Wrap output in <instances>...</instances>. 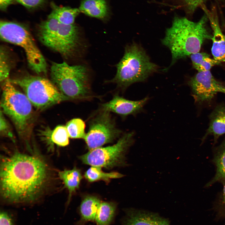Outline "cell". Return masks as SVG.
<instances>
[{
    "instance_id": "6da1fadb",
    "label": "cell",
    "mask_w": 225,
    "mask_h": 225,
    "mask_svg": "<svg viewBox=\"0 0 225 225\" xmlns=\"http://www.w3.org/2000/svg\"><path fill=\"white\" fill-rule=\"evenodd\" d=\"M48 166L40 158L15 152L1 158L0 192L6 202L28 203L38 200L48 182Z\"/></svg>"
},
{
    "instance_id": "7a4b0ae2",
    "label": "cell",
    "mask_w": 225,
    "mask_h": 225,
    "mask_svg": "<svg viewBox=\"0 0 225 225\" xmlns=\"http://www.w3.org/2000/svg\"><path fill=\"white\" fill-rule=\"evenodd\" d=\"M208 21L206 13L197 22L185 18H174L171 26L167 29L162 40L172 54V61L168 68L177 60L199 52L203 43L212 39V36L207 27Z\"/></svg>"
},
{
    "instance_id": "3957f363",
    "label": "cell",
    "mask_w": 225,
    "mask_h": 225,
    "mask_svg": "<svg viewBox=\"0 0 225 225\" xmlns=\"http://www.w3.org/2000/svg\"><path fill=\"white\" fill-rule=\"evenodd\" d=\"M38 35L44 45L66 58L77 55L82 45L77 26L60 23L50 14L39 25Z\"/></svg>"
},
{
    "instance_id": "277c9868",
    "label": "cell",
    "mask_w": 225,
    "mask_h": 225,
    "mask_svg": "<svg viewBox=\"0 0 225 225\" xmlns=\"http://www.w3.org/2000/svg\"><path fill=\"white\" fill-rule=\"evenodd\" d=\"M116 66V75L108 82L116 83L123 89L134 83L145 81L158 68L143 48L134 42L126 46L122 58Z\"/></svg>"
},
{
    "instance_id": "5b68a950",
    "label": "cell",
    "mask_w": 225,
    "mask_h": 225,
    "mask_svg": "<svg viewBox=\"0 0 225 225\" xmlns=\"http://www.w3.org/2000/svg\"><path fill=\"white\" fill-rule=\"evenodd\" d=\"M51 81L69 100L87 99L91 95L86 67L82 65H70L65 62L52 63L50 69Z\"/></svg>"
},
{
    "instance_id": "8992f818",
    "label": "cell",
    "mask_w": 225,
    "mask_h": 225,
    "mask_svg": "<svg viewBox=\"0 0 225 225\" xmlns=\"http://www.w3.org/2000/svg\"><path fill=\"white\" fill-rule=\"evenodd\" d=\"M1 107L13 123L19 134L26 136L33 117L32 104L24 93L8 79L3 82Z\"/></svg>"
},
{
    "instance_id": "52a82bcc",
    "label": "cell",
    "mask_w": 225,
    "mask_h": 225,
    "mask_svg": "<svg viewBox=\"0 0 225 225\" xmlns=\"http://www.w3.org/2000/svg\"><path fill=\"white\" fill-rule=\"evenodd\" d=\"M0 34L2 39L17 45L24 50L28 65L37 74H46L47 65L45 59L25 26L16 22L1 21Z\"/></svg>"
},
{
    "instance_id": "ba28073f",
    "label": "cell",
    "mask_w": 225,
    "mask_h": 225,
    "mask_svg": "<svg viewBox=\"0 0 225 225\" xmlns=\"http://www.w3.org/2000/svg\"><path fill=\"white\" fill-rule=\"evenodd\" d=\"M23 90L32 105L43 110L69 100L48 79L38 76H26L10 80Z\"/></svg>"
},
{
    "instance_id": "9c48e42d",
    "label": "cell",
    "mask_w": 225,
    "mask_h": 225,
    "mask_svg": "<svg viewBox=\"0 0 225 225\" xmlns=\"http://www.w3.org/2000/svg\"><path fill=\"white\" fill-rule=\"evenodd\" d=\"M133 136L132 132L126 133L113 145L90 150L80 158L84 163L93 166L111 168L122 165L125 152L132 142Z\"/></svg>"
},
{
    "instance_id": "30bf717a",
    "label": "cell",
    "mask_w": 225,
    "mask_h": 225,
    "mask_svg": "<svg viewBox=\"0 0 225 225\" xmlns=\"http://www.w3.org/2000/svg\"><path fill=\"white\" fill-rule=\"evenodd\" d=\"M188 83L199 109L211 107L218 93L225 94V84L216 80L210 71L198 72Z\"/></svg>"
},
{
    "instance_id": "8fae6325",
    "label": "cell",
    "mask_w": 225,
    "mask_h": 225,
    "mask_svg": "<svg viewBox=\"0 0 225 225\" xmlns=\"http://www.w3.org/2000/svg\"><path fill=\"white\" fill-rule=\"evenodd\" d=\"M110 112L101 111L90 122L84 139L90 150L112 142L121 134V131L116 127Z\"/></svg>"
},
{
    "instance_id": "7c38bea8",
    "label": "cell",
    "mask_w": 225,
    "mask_h": 225,
    "mask_svg": "<svg viewBox=\"0 0 225 225\" xmlns=\"http://www.w3.org/2000/svg\"><path fill=\"white\" fill-rule=\"evenodd\" d=\"M148 99L146 97L139 100L131 101L116 95L109 102L102 105L101 110L112 112L126 117L140 112Z\"/></svg>"
},
{
    "instance_id": "4fadbf2b",
    "label": "cell",
    "mask_w": 225,
    "mask_h": 225,
    "mask_svg": "<svg viewBox=\"0 0 225 225\" xmlns=\"http://www.w3.org/2000/svg\"><path fill=\"white\" fill-rule=\"evenodd\" d=\"M208 117V127L202 138L201 145L203 144L209 136H212L213 146L217 143L219 137L225 134V103L222 102L216 105Z\"/></svg>"
},
{
    "instance_id": "5bb4252c",
    "label": "cell",
    "mask_w": 225,
    "mask_h": 225,
    "mask_svg": "<svg viewBox=\"0 0 225 225\" xmlns=\"http://www.w3.org/2000/svg\"><path fill=\"white\" fill-rule=\"evenodd\" d=\"M208 16L213 31L211 52L213 58L220 62H225V35L220 28L217 15L203 7Z\"/></svg>"
},
{
    "instance_id": "9a60e30c",
    "label": "cell",
    "mask_w": 225,
    "mask_h": 225,
    "mask_svg": "<svg viewBox=\"0 0 225 225\" xmlns=\"http://www.w3.org/2000/svg\"><path fill=\"white\" fill-rule=\"evenodd\" d=\"M39 134L49 152H53L55 147H64L69 143V135L66 126L63 125H58L53 130L44 128L40 130Z\"/></svg>"
},
{
    "instance_id": "2e32d148",
    "label": "cell",
    "mask_w": 225,
    "mask_h": 225,
    "mask_svg": "<svg viewBox=\"0 0 225 225\" xmlns=\"http://www.w3.org/2000/svg\"><path fill=\"white\" fill-rule=\"evenodd\" d=\"M212 152V161L216 168V173L205 185V188L211 187L216 182L222 184L225 182V137L219 145L213 146Z\"/></svg>"
},
{
    "instance_id": "e0dca14e",
    "label": "cell",
    "mask_w": 225,
    "mask_h": 225,
    "mask_svg": "<svg viewBox=\"0 0 225 225\" xmlns=\"http://www.w3.org/2000/svg\"><path fill=\"white\" fill-rule=\"evenodd\" d=\"M101 202L95 196H87L84 197L80 205V218L77 225H84L87 222L94 221Z\"/></svg>"
},
{
    "instance_id": "ac0fdd59",
    "label": "cell",
    "mask_w": 225,
    "mask_h": 225,
    "mask_svg": "<svg viewBox=\"0 0 225 225\" xmlns=\"http://www.w3.org/2000/svg\"><path fill=\"white\" fill-rule=\"evenodd\" d=\"M159 217L154 213L130 209L126 212L123 225H157Z\"/></svg>"
},
{
    "instance_id": "d6986e66",
    "label": "cell",
    "mask_w": 225,
    "mask_h": 225,
    "mask_svg": "<svg viewBox=\"0 0 225 225\" xmlns=\"http://www.w3.org/2000/svg\"><path fill=\"white\" fill-rule=\"evenodd\" d=\"M79 10L85 14L101 19L108 15V9L105 0H83Z\"/></svg>"
},
{
    "instance_id": "ffe728a7",
    "label": "cell",
    "mask_w": 225,
    "mask_h": 225,
    "mask_svg": "<svg viewBox=\"0 0 225 225\" xmlns=\"http://www.w3.org/2000/svg\"><path fill=\"white\" fill-rule=\"evenodd\" d=\"M58 176L68 191V203L72 194L79 187L82 178L80 170L75 167L72 169L59 171Z\"/></svg>"
},
{
    "instance_id": "44dd1931",
    "label": "cell",
    "mask_w": 225,
    "mask_h": 225,
    "mask_svg": "<svg viewBox=\"0 0 225 225\" xmlns=\"http://www.w3.org/2000/svg\"><path fill=\"white\" fill-rule=\"evenodd\" d=\"M52 11L50 13L61 23L74 24L75 19L80 12L79 9L69 7H59L54 2L51 3Z\"/></svg>"
},
{
    "instance_id": "7402d4cb",
    "label": "cell",
    "mask_w": 225,
    "mask_h": 225,
    "mask_svg": "<svg viewBox=\"0 0 225 225\" xmlns=\"http://www.w3.org/2000/svg\"><path fill=\"white\" fill-rule=\"evenodd\" d=\"M116 205L112 202H101L95 220L98 225H109L114 218Z\"/></svg>"
},
{
    "instance_id": "603a6c76",
    "label": "cell",
    "mask_w": 225,
    "mask_h": 225,
    "mask_svg": "<svg viewBox=\"0 0 225 225\" xmlns=\"http://www.w3.org/2000/svg\"><path fill=\"white\" fill-rule=\"evenodd\" d=\"M190 58L193 67L198 72L210 71L212 67L221 62L211 58L209 55L204 52L192 54L190 55Z\"/></svg>"
},
{
    "instance_id": "cb8c5ba5",
    "label": "cell",
    "mask_w": 225,
    "mask_h": 225,
    "mask_svg": "<svg viewBox=\"0 0 225 225\" xmlns=\"http://www.w3.org/2000/svg\"><path fill=\"white\" fill-rule=\"evenodd\" d=\"M101 168L99 167L92 166L85 172V178L88 182H92L100 180L108 181L112 179L120 178L123 176V175L118 172H103Z\"/></svg>"
},
{
    "instance_id": "d4e9b609",
    "label": "cell",
    "mask_w": 225,
    "mask_h": 225,
    "mask_svg": "<svg viewBox=\"0 0 225 225\" xmlns=\"http://www.w3.org/2000/svg\"><path fill=\"white\" fill-rule=\"evenodd\" d=\"M65 126L69 138L84 139L86 135L85 132V124L82 119L79 118L72 119L68 122Z\"/></svg>"
},
{
    "instance_id": "484cf974",
    "label": "cell",
    "mask_w": 225,
    "mask_h": 225,
    "mask_svg": "<svg viewBox=\"0 0 225 225\" xmlns=\"http://www.w3.org/2000/svg\"><path fill=\"white\" fill-rule=\"evenodd\" d=\"M209 0H169L172 6L181 8L188 15H192L196 9Z\"/></svg>"
},
{
    "instance_id": "4316f807",
    "label": "cell",
    "mask_w": 225,
    "mask_h": 225,
    "mask_svg": "<svg viewBox=\"0 0 225 225\" xmlns=\"http://www.w3.org/2000/svg\"><path fill=\"white\" fill-rule=\"evenodd\" d=\"M0 57V80L3 82L8 79L11 68L8 55L3 47H1Z\"/></svg>"
},
{
    "instance_id": "83f0119b",
    "label": "cell",
    "mask_w": 225,
    "mask_h": 225,
    "mask_svg": "<svg viewBox=\"0 0 225 225\" xmlns=\"http://www.w3.org/2000/svg\"><path fill=\"white\" fill-rule=\"evenodd\" d=\"M222 184V189L214 202L213 208L217 218L225 220V182Z\"/></svg>"
},
{
    "instance_id": "f1b7e54d",
    "label": "cell",
    "mask_w": 225,
    "mask_h": 225,
    "mask_svg": "<svg viewBox=\"0 0 225 225\" xmlns=\"http://www.w3.org/2000/svg\"><path fill=\"white\" fill-rule=\"evenodd\" d=\"M0 121L1 134L3 136L8 137L14 141L13 133L10 129L9 125L7 120L4 116L3 113L1 110L0 111Z\"/></svg>"
},
{
    "instance_id": "f546056e",
    "label": "cell",
    "mask_w": 225,
    "mask_h": 225,
    "mask_svg": "<svg viewBox=\"0 0 225 225\" xmlns=\"http://www.w3.org/2000/svg\"><path fill=\"white\" fill-rule=\"evenodd\" d=\"M28 9H33L42 6L47 0H14Z\"/></svg>"
},
{
    "instance_id": "4dcf8cb0",
    "label": "cell",
    "mask_w": 225,
    "mask_h": 225,
    "mask_svg": "<svg viewBox=\"0 0 225 225\" xmlns=\"http://www.w3.org/2000/svg\"><path fill=\"white\" fill-rule=\"evenodd\" d=\"M0 225H14L13 218L10 212L4 210L1 211Z\"/></svg>"
},
{
    "instance_id": "1f68e13d",
    "label": "cell",
    "mask_w": 225,
    "mask_h": 225,
    "mask_svg": "<svg viewBox=\"0 0 225 225\" xmlns=\"http://www.w3.org/2000/svg\"><path fill=\"white\" fill-rule=\"evenodd\" d=\"M13 0H0V8L2 11L6 10Z\"/></svg>"
},
{
    "instance_id": "d6a6232c",
    "label": "cell",
    "mask_w": 225,
    "mask_h": 225,
    "mask_svg": "<svg viewBox=\"0 0 225 225\" xmlns=\"http://www.w3.org/2000/svg\"><path fill=\"white\" fill-rule=\"evenodd\" d=\"M157 225H170V224L167 219L159 217Z\"/></svg>"
}]
</instances>
